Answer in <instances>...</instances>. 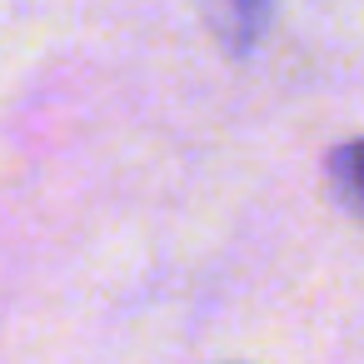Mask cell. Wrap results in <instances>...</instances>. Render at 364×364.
Returning <instances> with one entry per match:
<instances>
[{
  "label": "cell",
  "instance_id": "cell-1",
  "mask_svg": "<svg viewBox=\"0 0 364 364\" xmlns=\"http://www.w3.org/2000/svg\"><path fill=\"white\" fill-rule=\"evenodd\" d=\"M200 6H205V21H210L215 41L235 55L255 50L269 16H274V0H200Z\"/></svg>",
  "mask_w": 364,
  "mask_h": 364
},
{
  "label": "cell",
  "instance_id": "cell-2",
  "mask_svg": "<svg viewBox=\"0 0 364 364\" xmlns=\"http://www.w3.org/2000/svg\"><path fill=\"white\" fill-rule=\"evenodd\" d=\"M329 180L344 195V205H354L364 215V140H349L329 155Z\"/></svg>",
  "mask_w": 364,
  "mask_h": 364
}]
</instances>
